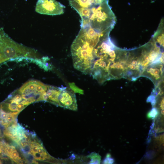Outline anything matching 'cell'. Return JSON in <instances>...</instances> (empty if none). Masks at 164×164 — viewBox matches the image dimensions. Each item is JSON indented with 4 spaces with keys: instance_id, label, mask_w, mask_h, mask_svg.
<instances>
[{
    "instance_id": "cell-6",
    "label": "cell",
    "mask_w": 164,
    "mask_h": 164,
    "mask_svg": "<svg viewBox=\"0 0 164 164\" xmlns=\"http://www.w3.org/2000/svg\"><path fill=\"white\" fill-rule=\"evenodd\" d=\"M114 162V159L111 157L110 153H107L103 161V164H113Z\"/></svg>"
},
{
    "instance_id": "cell-3",
    "label": "cell",
    "mask_w": 164,
    "mask_h": 164,
    "mask_svg": "<svg viewBox=\"0 0 164 164\" xmlns=\"http://www.w3.org/2000/svg\"><path fill=\"white\" fill-rule=\"evenodd\" d=\"M59 106L65 108L77 111V105L74 92L66 87H62L58 97Z\"/></svg>"
},
{
    "instance_id": "cell-4",
    "label": "cell",
    "mask_w": 164,
    "mask_h": 164,
    "mask_svg": "<svg viewBox=\"0 0 164 164\" xmlns=\"http://www.w3.org/2000/svg\"><path fill=\"white\" fill-rule=\"evenodd\" d=\"M87 157L90 159L89 164H99L101 162V156L98 153L95 152H92Z\"/></svg>"
},
{
    "instance_id": "cell-2",
    "label": "cell",
    "mask_w": 164,
    "mask_h": 164,
    "mask_svg": "<svg viewBox=\"0 0 164 164\" xmlns=\"http://www.w3.org/2000/svg\"><path fill=\"white\" fill-rule=\"evenodd\" d=\"M65 7L55 0H38L36 11L40 14L56 15L63 14Z\"/></svg>"
},
{
    "instance_id": "cell-8",
    "label": "cell",
    "mask_w": 164,
    "mask_h": 164,
    "mask_svg": "<svg viewBox=\"0 0 164 164\" xmlns=\"http://www.w3.org/2000/svg\"><path fill=\"white\" fill-rule=\"evenodd\" d=\"M147 101L148 102H151L153 106L156 103L155 97L153 96H150L148 97Z\"/></svg>"
},
{
    "instance_id": "cell-1",
    "label": "cell",
    "mask_w": 164,
    "mask_h": 164,
    "mask_svg": "<svg viewBox=\"0 0 164 164\" xmlns=\"http://www.w3.org/2000/svg\"><path fill=\"white\" fill-rule=\"evenodd\" d=\"M38 57L35 50L16 43L0 29V64L15 58L39 59Z\"/></svg>"
},
{
    "instance_id": "cell-5",
    "label": "cell",
    "mask_w": 164,
    "mask_h": 164,
    "mask_svg": "<svg viewBox=\"0 0 164 164\" xmlns=\"http://www.w3.org/2000/svg\"><path fill=\"white\" fill-rule=\"evenodd\" d=\"M159 113L158 109L155 108H153L148 112L147 117L149 118L153 119L156 117Z\"/></svg>"
},
{
    "instance_id": "cell-7",
    "label": "cell",
    "mask_w": 164,
    "mask_h": 164,
    "mask_svg": "<svg viewBox=\"0 0 164 164\" xmlns=\"http://www.w3.org/2000/svg\"><path fill=\"white\" fill-rule=\"evenodd\" d=\"M70 87L72 89L74 92L78 93L81 94H83V91L81 89H80L76 86L73 83H70Z\"/></svg>"
},
{
    "instance_id": "cell-9",
    "label": "cell",
    "mask_w": 164,
    "mask_h": 164,
    "mask_svg": "<svg viewBox=\"0 0 164 164\" xmlns=\"http://www.w3.org/2000/svg\"><path fill=\"white\" fill-rule=\"evenodd\" d=\"M26 106H27L24 105L21 102L19 103L17 105V111L19 112H20L22 111Z\"/></svg>"
},
{
    "instance_id": "cell-10",
    "label": "cell",
    "mask_w": 164,
    "mask_h": 164,
    "mask_svg": "<svg viewBox=\"0 0 164 164\" xmlns=\"http://www.w3.org/2000/svg\"><path fill=\"white\" fill-rule=\"evenodd\" d=\"M2 137V130L0 128V141L1 139V138Z\"/></svg>"
}]
</instances>
